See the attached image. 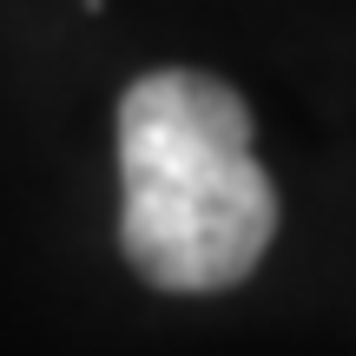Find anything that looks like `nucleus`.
Here are the masks:
<instances>
[{"label":"nucleus","instance_id":"nucleus-1","mask_svg":"<svg viewBox=\"0 0 356 356\" xmlns=\"http://www.w3.org/2000/svg\"><path fill=\"white\" fill-rule=\"evenodd\" d=\"M119 244L159 291H231L277 231V191L251 159V106L211 73H145L119 99Z\"/></svg>","mask_w":356,"mask_h":356}]
</instances>
